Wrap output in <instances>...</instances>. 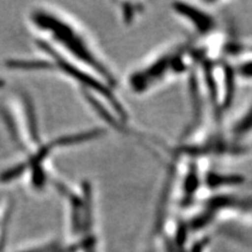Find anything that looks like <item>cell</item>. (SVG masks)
Listing matches in <instances>:
<instances>
[{"label": "cell", "instance_id": "cell-2", "mask_svg": "<svg viewBox=\"0 0 252 252\" xmlns=\"http://www.w3.org/2000/svg\"><path fill=\"white\" fill-rule=\"evenodd\" d=\"M211 2H175L171 11L191 32L196 41L206 40L220 32V21L210 7Z\"/></svg>", "mask_w": 252, "mask_h": 252}, {"label": "cell", "instance_id": "cell-1", "mask_svg": "<svg viewBox=\"0 0 252 252\" xmlns=\"http://www.w3.org/2000/svg\"><path fill=\"white\" fill-rule=\"evenodd\" d=\"M196 59L193 38L163 46L133 67L126 78L132 94L147 96L180 79L189 77Z\"/></svg>", "mask_w": 252, "mask_h": 252}, {"label": "cell", "instance_id": "cell-3", "mask_svg": "<svg viewBox=\"0 0 252 252\" xmlns=\"http://www.w3.org/2000/svg\"><path fill=\"white\" fill-rule=\"evenodd\" d=\"M119 16L122 22L126 26H131L136 23L144 15V3L139 2H123L119 3Z\"/></svg>", "mask_w": 252, "mask_h": 252}]
</instances>
